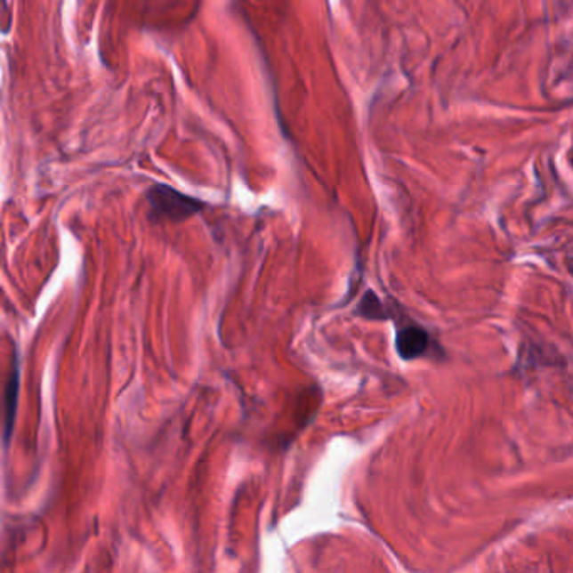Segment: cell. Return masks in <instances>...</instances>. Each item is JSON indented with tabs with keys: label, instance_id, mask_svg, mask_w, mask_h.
Returning a JSON list of instances; mask_svg holds the SVG:
<instances>
[{
	"label": "cell",
	"instance_id": "obj_2",
	"mask_svg": "<svg viewBox=\"0 0 573 573\" xmlns=\"http://www.w3.org/2000/svg\"><path fill=\"white\" fill-rule=\"evenodd\" d=\"M431 348V336L423 327L416 323H408L399 327L395 336V350L399 357L406 362L424 357Z\"/></svg>",
	"mask_w": 573,
	"mask_h": 573
},
{
	"label": "cell",
	"instance_id": "obj_1",
	"mask_svg": "<svg viewBox=\"0 0 573 573\" xmlns=\"http://www.w3.org/2000/svg\"><path fill=\"white\" fill-rule=\"evenodd\" d=\"M149 206V219L153 222L181 224L206 209V202L187 196L165 183H151L145 192Z\"/></svg>",
	"mask_w": 573,
	"mask_h": 573
},
{
	"label": "cell",
	"instance_id": "obj_4",
	"mask_svg": "<svg viewBox=\"0 0 573 573\" xmlns=\"http://www.w3.org/2000/svg\"><path fill=\"white\" fill-rule=\"evenodd\" d=\"M355 315L365 318V319H372V321H383V319L391 318L389 310L385 308V304L382 303V300L375 295V291H372V289H368L363 295L362 300L357 304Z\"/></svg>",
	"mask_w": 573,
	"mask_h": 573
},
{
	"label": "cell",
	"instance_id": "obj_3",
	"mask_svg": "<svg viewBox=\"0 0 573 573\" xmlns=\"http://www.w3.org/2000/svg\"><path fill=\"white\" fill-rule=\"evenodd\" d=\"M19 389H20V367H19V360L15 359L9 378H7V383H5V391H4V442H5V448L11 442L12 429H14Z\"/></svg>",
	"mask_w": 573,
	"mask_h": 573
}]
</instances>
